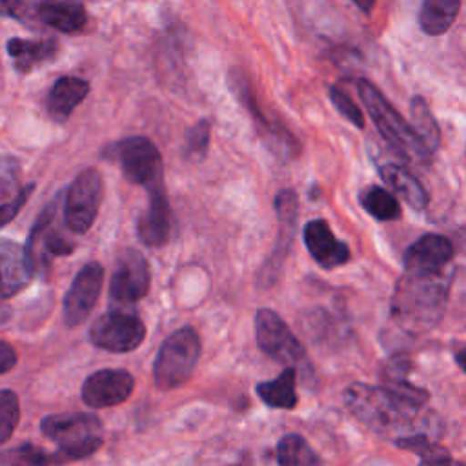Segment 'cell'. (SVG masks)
Returning <instances> with one entry per match:
<instances>
[{
    "mask_svg": "<svg viewBox=\"0 0 466 466\" xmlns=\"http://www.w3.org/2000/svg\"><path fill=\"white\" fill-rule=\"evenodd\" d=\"M451 273L441 271H404L391 297V317L411 333L431 329L444 313Z\"/></svg>",
    "mask_w": 466,
    "mask_h": 466,
    "instance_id": "cell-1",
    "label": "cell"
},
{
    "mask_svg": "<svg viewBox=\"0 0 466 466\" xmlns=\"http://www.w3.org/2000/svg\"><path fill=\"white\" fill-rule=\"evenodd\" d=\"M357 91L384 140L402 158L419 166H428L431 162L433 153L419 138L413 126H410L397 109H393V106L384 98V95L366 78H360L357 82Z\"/></svg>",
    "mask_w": 466,
    "mask_h": 466,
    "instance_id": "cell-2",
    "label": "cell"
},
{
    "mask_svg": "<svg viewBox=\"0 0 466 466\" xmlns=\"http://www.w3.org/2000/svg\"><path fill=\"white\" fill-rule=\"evenodd\" d=\"M348 410L375 431H388L408 424L419 410L406 404L386 386L353 382L344 391Z\"/></svg>",
    "mask_w": 466,
    "mask_h": 466,
    "instance_id": "cell-3",
    "label": "cell"
},
{
    "mask_svg": "<svg viewBox=\"0 0 466 466\" xmlns=\"http://www.w3.org/2000/svg\"><path fill=\"white\" fill-rule=\"evenodd\" d=\"M42 433L58 442L69 461L93 455L102 446V422L93 413H56L40 422Z\"/></svg>",
    "mask_w": 466,
    "mask_h": 466,
    "instance_id": "cell-4",
    "label": "cell"
},
{
    "mask_svg": "<svg viewBox=\"0 0 466 466\" xmlns=\"http://www.w3.org/2000/svg\"><path fill=\"white\" fill-rule=\"evenodd\" d=\"M200 357V339L195 329L180 328L171 333L158 350L153 364V379L160 390H175L186 384Z\"/></svg>",
    "mask_w": 466,
    "mask_h": 466,
    "instance_id": "cell-5",
    "label": "cell"
},
{
    "mask_svg": "<svg viewBox=\"0 0 466 466\" xmlns=\"http://www.w3.org/2000/svg\"><path fill=\"white\" fill-rule=\"evenodd\" d=\"M104 182L96 169L87 167L71 182L64 200V222L75 233H86L96 218Z\"/></svg>",
    "mask_w": 466,
    "mask_h": 466,
    "instance_id": "cell-6",
    "label": "cell"
},
{
    "mask_svg": "<svg viewBox=\"0 0 466 466\" xmlns=\"http://www.w3.org/2000/svg\"><path fill=\"white\" fill-rule=\"evenodd\" d=\"M229 86H231V91L237 95V98L242 102V106L257 120L258 133H260L262 140L266 142V146L271 149V153L277 155L282 160L295 158L300 151L299 142L295 140V137L284 126L266 118V115L260 111V107L257 104V98L251 91V84L248 82V78L244 76L242 71H238V69L229 71Z\"/></svg>",
    "mask_w": 466,
    "mask_h": 466,
    "instance_id": "cell-7",
    "label": "cell"
},
{
    "mask_svg": "<svg viewBox=\"0 0 466 466\" xmlns=\"http://www.w3.org/2000/svg\"><path fill=\"white\" fill-rule=\"evenodd\" d=\"M255 337L258 348L288 368L306 362V351L288 324L271 309H258L255 315Z\"/></svg>",
    "mask_w": 466,
    "mask_h": 466,
    "instance_id": "cell-8",
    "label": "cell"
},
{
    "mask_svg": "<svg viewBox=\"0 0 466 466\" xmlns=\"http://www.w3.org/2000/svg\"><path fill=\"white\" fill-rule=\"evenodd\" d=\"M146 337L144 322L133 313L111 311L98 317L89 328L91 342L106 351L126 353L142 344Z\"/></svg>",
    "mask_w": 466,
    "mask_h": 466,
    "instance_id": "cell-9",
    "label": "cell"
},
{
    "mask_svg": "<svg viewBox=\"0 0 466 466\" xmlns=\"http://www.w3.org/2000/svg\"><path fill=\"white\" fill-rule=\"evenodd\" d=\"M116 158L124 177L146 187L162 182V157L146 137H129L116 146Z\"/></svg>",
    "mask_w": 466,
    "mask_h": 466,
    "instance_id": "cell-10",
    "label": "cell"
},
{
    "mask_svg": "<svg viewBox=\"0 0 466 466\" xmlns=\"http://www.w3.org/2000/svg\"><path fill=\"white\" fill-rule=\"evenodd\" d=\"M56 209L58 198L40 213L29 235L25 249L29 253L35 273L46 271L47 258L51 255H69L75 249V244L66 235H62L56 226Z\"/></svg>",
    "mask_w": 466,
    "mask_h": 466,
    "instance_id": "cell-11",
    "label": "cell"
},
{
    "mask_svg": "<svg viewBox=\"0 0 466 466\" xmlns=\"http://www.w3.org/2000/svg\"><path fill=\"white\" fill-rule=\"evenodd\" d=\"M149 264L137 249H126L115 266L109 280V295L115 302L133 304L144 299L149 291Z\"/></svg>",
    "mask_w": 466,
    "mask_h": 466,
    "instance_id": "cell-12",
    "label": "cell"
},
{
    "mask_svg": "<svg viewBox=\"0 0 466 466\" xmlns=\"http://www.w3.org/2000/svg\"><path fill=\"white\" fill-rule=\"evenodd\" d=\"M104 282V268L98 262H87L71 282L64 297V322L69 328L82 324L93 311Z\"/></svg>",
    "mask_w": 466,
    "mask_h": 466,
    "instance_id": "cell-13",
    "label": "cell"
},
{
    "mask_svg": "<svg viewBox=\"0 0 466 466\" xmlns=\"http://www.w3.org/2000/svg\"><path fill=\"white\" fill-rule=\"evenodd\" d=\"M135 379L126 370H100L89 375L82 386V399L91 408L122 404L133 391Z\"/></svg>",
    "mask_w": 466,
    "mask_h": 466,
    "instance_id": "cell-14",
    "label": "cell"
},
{
    "mask_svg": "<svg viewBox=\"0 0 466 466\" xmlns=\"http://www.w3.org/2000/svg\"><path fill=\"white\" fill-rule=\"evenodd\" d=\"M147 193H149L147 208L138 218L137 233L144 244L158 248V246H164L169 238L171 211H169V202H167L162 182L147 187Z\"/></svg>",
    "mask_w": 466,
    "mask_h": 466,
    "instance_id": "cell-15",
    "label": "cell"
},
{
    "mask_svg": "<svg viewBox=\"0 0 466 466\" xmlns=\"http://www.w3.org/2000/svg\"><path fill=\"white\" fill-rule=\"evenodd\" d=\"M35 275L29 253L20 244L0 238V297L20 293Z\"/></svg>",
    "mask_w": 466,
    "mask_h": 466,
    "instance_id": "cell-16",
    "label": "cell"
},
{
    "mask_svg": "<svg viewBox=\"0 0 466 466\" xmlns=\"http://www.w3.org/2000/svg\"><path fill=\"white\" fill-rule=\"evenodd\" d=\"M304 244H306L309 255L324 269H335L350 260L348 246L335 238L328 222L322 218H315L306 224Z\"/></svg>",
    "mask_w": 466,
    "mask_h": 466,
    "instance_id": "cell-17",
    "label": "cell"
},
{
    "mask_svg": "<svg viewBox=\"0 0 466 466\" xmlns=\"http://www.w3.org/2000/svg\"><path fill=\"white\" fill-rule=\"evenodd\" d=\"M453 257L451 242L435 233L415 240L404 253V269L408 271H441Z\"/></svg>",
    "mask_w": 466,
    "mask_h": 466,
    "instance_id": "cell-18",
    "label": "cell"
},
{
    "mask_svg": "<svg viewBox=\"0 0 466 466\" xmlns=\"http://www.w3.org/2000/svg\"><path fill=\"white\" fill-rule=\"evenodd\" d=\"M275 209H277V217H279V222H280V235H279L277 249L273 251V257L269 258L268 266L264 268V273L268 275V280H271V275L280 268L282 258L286 257L288 246L291 242L293 228H295V222H297V211H299L297 195L291 189H282L275 198Z\"/></svg>",
    "mask_w": 466,
    "mask_h": 466,
    "instance_id": "cell-19",
    "label": "cell"
},
{
    "mask_svg": "<svg viewBox=\"0 0 466 466\" xmlns=\"http://www.w3.org/2000/svg\"><path fill=\"white\" fill-rule=\"evenodd\" d=\"M40 22L62 33H76L87 22L86 7L78 0H42Z\"/></svg>",
    "mask_w": 466,
    "mask_h": 466,
    "instance_id": "cell-20",
    "label": "cell"
},
{
    "mask_svg": "<svg viewBox=\"0 0 466 466\" xmlns=\"http://www.w3.org/2000/svg\"><path fill=\"white\" fill-rule=\"evenodd\" d=\"M89 84L78 76H62L58 78L46 100L47 111L56 120H66L73 109L87 96Z\"/></svg>",
    "mask_w": 466,
    "mask_h": 466,
    "instance_id": "cell-21",
    "label": "cell"
},
{
    "mask_svg": "<svg viewBox=\"0 0 466 466\" xmlns=\"http://www.w3.org/2000/svg\"><path fill=\"white\" fill-rule=\"evenodd\" d=\"M58 51V42L53 38L29 40V38H11L7 42V53L13 58V66L20 73H29L33 67L53 60Z\"/></svg>",
    "mask_w": 466,
    "mask_h": 466,
    "instance_id": "cell-22",
    "label": "cell"
},
{
    "mask_svg": "<svg viewBox=\"0 0 466 466\" xmlns=\"http://www.w3.org/2000/svg\"><path fill=\"white\" fill-rule=\"evenodd\" d=\"M380 177L382 180L393 189L395 195H399L408 206H411L415 211H422L428 206V193L420 186V182L404 167L397 164H384L380 166Z\"/></svg>",
    "mask_w": 466,
    "mask_h": 466,
    "instance_id": "cell-23",
    "label": "cell"
},
{
    "mask_svg": "<svg viewBox=\"0 0 466 466\" xmlns=\"http://www.w3.org/2000/svg\"><path fill=\"white\" fill-rule=\"evenodd\" d=\"M461 2L462 0H422L419 13L420 29L430 36L446 33L459 15Z\"/></svg>",
    "mask_w": 466,
    "mask_h": 466,
    "instance_id": "cell-24",
    "label": "cell"
},
{
    "mask_svg": "<svg viewBox=\"0 0 466 466\" xmlns=\"http://www.w3.org/2000/svg\"><path fill=\"white\" fill-rule=\"evenodd\" d=\"M295 380H297L295 368H286L277 379L258 382L257 393L271 408L291 410L297 406Z\"/></svg>",
    "mask_w": 466,
    "mask_h": 466,
    "instance_id": "cell-25",
    "label": "cell"
},
{
    "mask_svg": "<svg viewBox=\"0 0 466 466\" xmlns=\"http://www.w3.org/2000/svg\"><path fill=\"white\" fill-rule=\"evenodd\" d=\"M0 462L4 466H62L71 461L60 448L56 451H44L42 448L27 442L4 451L0 455Z\"/></svg>",
    "mask_w": 466,
    "mask_h": 466,
    "instance_id": "cell-26",
    "label": "cell"
},
{
    "mask_svg": "<svg viewBox=\"0 0 466 466\" xmlns=\"http://www.w3.org/2000/svg\"><path fill=\"white\" fill-rule=\"evenodd\" d=\"M277 462L279 466H320L319 455L306 439L297 433H288L279 441Z\"/></svg>",
    "mask_w": 466,
    "mask_h": 466,
    "instance_id": "cell-27",
    "label": "cell"
},
{
    "mask_svg": "<svg viewBox=\"0 0 466 466\" xmlns=\"http://www.w3.org/2000/svg\"><path fill=\"white\" fill-rule=\"evenodd\" d=\"M399 448L411 450L420 455V464L419 466H466V462L455 461L446 448L430 442L424 435H410V437H400L395 441Z\"/></svg>",
    "mask_w": 466,
    "mask_h": 466,
    "instance_id": "cell-28",
    "label": "cell"
},
{
    "mask_svg": "<svg viewBox=\"0 0 466 466\" xmlns=\"http://www.w3.org/2000/svg\"><path fill=\"white\" fill-rule=\"evenodd\" d=\"M410 113H411V126L419 138L424 142V146L435 153V149L441 144V131L439 126L422 96H413L410 104Z\"/></svg>",
    "mask_w": 466,
    "mask_h": 466,
    "instance_id": "cell-29",
    "label": "cell"
},
{
    "mask_svg": "<svg viewBox=\"0 0 466 466\" xmlns=\"http://www.w3.org/2000/svg\"><path fill=\"white\" fill-rule=\"evenodd\" d=\"M360 206L377 220H395L400 217L397 198L379 186H368L360 191Z\"/></svg>",
    "mask_w": 466,
    "mask_h": 466,
    "instance_id": "cell-30",
    "label": "cell"
},
{
    "mask_svg": "<svg viewBox=\"0 0 466 466\" xmlns=\"http://www.w3.org/2000/svg\"><path fill=\"white\" fill-rule=\"evenodd\" d=\"M20 420V402L11 390H0V444L7 442Z\"/></svg>",
    "mask_w": 466,
    "mask_h": 466,
    "instance_id": "cell-31",
    "label": "cell"
},
{
    "mask_svg": "<svg viewBox=\"0 0 466 466\" xmlns=\"http://www.w3.org/2000/svg\"><path fill=\"white\" fill-rule=\"evenodd\" d=\"M40 4L42 0H0V15L24 22L27 25H35L36 22H40Z\"/></svg>",
    "mask_w": 466,
    "mask_h": 466,
    "instance_id": "cell-32",
    "label": "cell"
},
{
    "mask_svg": "<svg viewBox=\"0 0 466 466\" xmlns=\"http://www.w3.org/2000/svg\"><path fill=\"white\" fill-rule=\"evenodd\" d=\"M209 137H211V122L209 118H200L186 137V153L189 157L200 158L208 151Z\"/></svg>",
    "mask_w": 466,
    "mask_h": 466,
    "instance_id": "cell-33",
    "label": "cell"
},
{
    "mask_svg": "<svg viewBox=\"0 0 466 466\" xmlns=\"http://www.w3.org/2000/svg\"><path fill=\"white\" fill-rule=\"evenodd\" d=\"M329 98L335 106V109L346 118L350 120L355 127L362 129L364 127V115L360 111V107L340 89V87H329Z\"/></svg>",
    "mask_w": 466,
    "mask_h": 466,
    "instance_id": "cell-34",
    "label": "cell"
},
{
    "mask_svg": "<svg viewBox=\"0 0 466 466\" xmlns=\"http://www.w3.org/2000/svg\"><path fill=\"white\" fill-rule=\"evenodd\" d=\"M33 187H35V186L29 184V186L22 187V189L16 193V197H13L9 202L0 204V228L5 226L7 222H11V220L18 215L20 208L25 204V200H27V197L31 195Z\"/></svg>",
    "mask_w": 466,
    "mask_h": 466,
    "instance_id": "cell-35",
    "label": "cell"
},
{
    "mask_svg": "<svg viewBox=\"0 0 466 466\" xmlns=\"http://www.w3.org/2000/svg\"><path fill=\"white\" fill-rule=\"evenodd\" d=\"M16 364V351L4 340H0V375L7 373Z\"/></svg>",
    "mask_w": 466,
    "mask_h": 466,
    "instance_id": "cell-36",
    "label": "cell"
},
{
    "mask_svg": "<svg viewBox=\"0 0 466 466\" xmlns=\"http://www.w3.org/2000/svg\"><path fill=\"white\" fill-rule=\"evenodd\" d=\"M9 319H11V308H9V304L4 302L2 297H0V324H5Z\"/></svg>",
    "mask_w": 466,
    "mask_h": 466,
    "instance_id": "cell-37",
    "label": "cell"
},
{
    "mask_svg": "<svg viewBox=\"0 0 466 466\" xmlns=\"http://www.w3.org/2000/svg\"><path fill=\"white\" fill-rule=\"evenodd\" d=\"M357 4V7L364 13H371L375 7V0H353Z\"/></svg>",
    "mask_w": 466,
    "mask_h": 466,
    "instance_id": "cell-38",
    "label": "cell"
},
{
    "mask_svg": "<svg viewBox=\"0 0 466 466\" xmlns=\"http://www.w3.org/2000/svg\"><path fill=\"white\" fill-rule=\"evenodd\" d=\"M457 364L461 366L462 371H466V348L457 353Z\"/></svg>",
    "mask_w": 466,
    "mask_h": 466,
    "instance_id": "cell-39",
    "label": "cell"
}]
</instances>
